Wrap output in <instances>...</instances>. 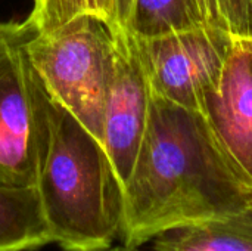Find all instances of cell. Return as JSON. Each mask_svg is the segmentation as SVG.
I'll list each match as a JSON object with an SVG mask.
<instances>
[{
  "label": "cell",
  "instance_id": "11",
  "mask_svg": "<svg viewBox=\"0 0 252 251\" xmlns=\"http://www.w3.org/2000/svg\"><path fill=\"white\" fill-rule=\"evenodd\" d=\"M208 27L233 37L252 38V0H193Z\"/></svg>",
  "mask_w": 252,
  "mask_h": 251
},
{
  "label": "cell",
  "instance_id": "3",
  "mask_svg": "<svg viewBox=\"0 0 252 251\" xmlns=\"http://www.w3.org/2000/svg\"><path fill=\"white\" fill-rule=\"evenodd\" d=\"M30 62L49 98L103 146V120L114 67V36L96 15L84 13L27 41Z\"/></svg>",
  "mask_w": 252,
  "mask_h": 251
},
{
  "label": "cell",
  "instance_id": "12",
  "mask_svg": "<svg viewBox=\"0 0 252 251\" xmlns=\"http://www.w3.org/2000/svg\"><path fill=\"white\" fill-rule=\"evenodd\" d=\"M84 13H92L89 0H32L27 21L34 31L49 33Z\"/></svg>",
  "mask_w": 252,
  "mask_h": 251
},
{
  "label": "cell",
  "instance_id": "10",
  "mask_svg": "<svg viewBox=\"0 0 252 251\" xmlns=\"http://www.w3.org/2000/svg\"><path fill=\"white\" fill-rule=\"evenodd\" d=\"M205 25L193 0H133L127 31L155 38Z\"/></svg>",
  "mask_w": 252,
  "mask_h": 251
},
{
  "label": "cell",
  "instance_id": "4",
  "mask_svg": "<svg viewBox=\"0 0 252 251\" xmlns=\"http://www.w3.org/2000/svg\"><path fill=\"white\" fill-rule=\"evenodd\" d=\"M31 24L0 22V185L35 186L49 139V102L28 53Z\"/></svg>",
  "mask_w": 252,
  "mask_h": 251
},
{
  "label": "cell",
  "instance_id": "2",
  "mask_svg": "<svg viewBox=\"0 0 252 251\" xmlns=\"http://www.w3.org/2000/svg\"><path fill=\"white\" fill-rule=\"evenodd\" d=\"M52 244L105 251L120 238L124 189L102 143L49 102V139L35 185Z\"/></svg>",
  "mask_w": 252,
  "mask_h": 251
},
{
  "label": "cell",
  "instance_id": "14",
  "mask_svg": "<svg viewBox=\"0 0 252 251\" xmlns=\"http://www.w3.org/2000/svg\"><path fill=\"white\" fill-rule=\"evenodd\" d=\"M131 6H133V0H115L117 31H127L130 13H131Z\"/></svg>",
  "mask_w": 252,
  "mask_h": 251
},
{
  "label": "cell",
  "instance_id": "15",
  "mask_svg": "<svg viewBox=\"0 0 252 251\" xmlns=\"http://www.w3.org/2000/svg\"><path fill=\"white\" fill-rule=\"evenodd\" d=\"M105 251H143L140 250V247H126V246H117V247H111Z\"/></svg>",
  "mask_w": 252,
  "mask_h": 251
},
{
  "label": "cell",
  "instance_id": "13",
  "mask_svg": "<svg viewBox=\"0 0 252 251\" xmlns=\"http://www.w3.org/2000/svg\"><path fill=\"white\" fill-rule=\"evenodd\" d=\"M90 12L100 18L111 31H117V9L115 0H89Z\"/></svg>",
  "mask_w": 252,
  "mask_h": 251
},
{
  "label": "cell",
  "instance_id": "6",
  "mask_svg": "<svg viewBox=\"0 0 252 251\" xmlns=\"http://www.w3.org/2000/svg\"><path fill=\"white\" fill-rule=\"evenodd\" d=\"M114 36V67L103 120V148L124 185L136 161L149 115L151 89L128 31Z\"/></svg>",
  "mask_w": 252,
  "mask_h": 251
},
{
  "label": "cell",
  "instance_id": "1",
  "mask_svg": "<svg viewBox=\"0 0 252 251\" xmlns=\"http://www.w3.org/2000/svg\"><path fill=\"white\" fill-rule=\"evenodd\" d=\"M250 206L252 185L205 117L151 93L145 135L124 185L121 244L142 247L164 231Z\"/></svg>",
  "mask_w": 252,
  "mask_h": 251
},
{
  "label": "cell",
  "instance_id": "9",
  "mask_svg": "<svg viewBox=\"0 0 252 251\" xmlns=\"http://www.w3.org/2000/svg\"><path fill=\"white\" fill-rule=\"evenodd\" d=\"M52 244L35 186L0 185V251H34Z\"/></svg>",
  "mask_w": 252,
  "mask_h": 251
},
{
  "label": "cell",
  "instance_id": "7",
  "mask_svg": "<svg viewBox=\"0 0 252 251\" xmlns=\"http://www.w3.org/2000/svg\"><path fill=\"white\" fill-rule=\"evenodd\" d=\"M201 114L230 161L252 185V38H233L220 81Z\"/></svg>",
  "mask_w": 252,
  "mask_h": 251
},
{
  "label": "cell",
  "instance_id": "8",
  "mask_svg": "<svg viewBox=\"0 0 252 251\" xmlns=\"http://www.w3.org/2000/svg\"><path fill=\"white\" fill-rule=\"evenodd\" d=\"M152 251H252V206L164 231L152 240Z\"/></svg>",
  "mask_w": 252,
  "mask_h": 251
},
{
  "label": "cell",
  "instance_id": "5",
  "mask_svg": "<svg viewBox=\"0 0 252 251\" xmlns=\"http://www.w3.org/2000/svg\"><path fill=\"white\" fill-rule=\"evenodd\" d=\"M233 38L208 25L155 38L133 36L151 93L193 112L204 111L217 87Z\"/></svg>",
  "mask_w": 252,
  "mask_h": 251
}]
</instances>
